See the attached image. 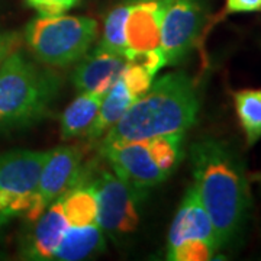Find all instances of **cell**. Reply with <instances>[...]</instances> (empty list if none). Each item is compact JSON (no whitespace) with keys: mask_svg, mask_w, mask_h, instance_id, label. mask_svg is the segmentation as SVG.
<instances>
[{"mask_svg":"<svg viewBox=\"0 0 261 261\" xmlns=\"http://www.w3.org/2000/svg\"><path fill=\"white\" fill-rule=\"evenodd\" d=\"M193 186L212 221L219 250L243 237L251 212L247 170L232 144L202 138L190 147Z\"/></svg>","mask_w":261,"mask_h":261,"instance_id":"cell-1","label":"cell"},{"mask_svg":"<svg viewBox=\"0 0 261 261\" xmlns=\"http://www.w3.org/2000/svg\"><path fill=\"white\" fill-rule=\"evenodd\" d=\"M199 111L200 93L193 79L185 71L168 73L132 102L100 140V145L145 141L176 132L186 134L197 121Z\"/></svg>","mask_w":261,"mask_h":261,"instance_id":"cell-2","label":"cell"},{"mask_svg":"<svg viewBox=\"0 0 261 261\" xmlns=\"http://www.w3.org/2000/svg\"><path fill=\"white\" fill-rule=\"evenodd\" d=\"M60 77L18 48L0 64V132L34 125L47 116L60 93Z\"/></svg>","mask_w":261,"mask_h":261,"instance_id":"cell-3","label":"cell"},{"mask_svg":"<svg viewBox=\"0 0 261 261\" xmlns=\"http://www.w3.org/2000/svg\"><path fill=\"white\" fill-rule=\"evenodd\" d=\"M99 34V23L89 16H37L23 37L35 60L48 67H68L83 58Z\"/></svg>","mask_w":261,"mask_h":261,"instance_id":"cell-4","label":"cell"},{"mask_svg":"<svg viewBox=\"0 0 261 261\" xmlns=\"http://www.w3.org/2000/svg\"><path fill=\"white\" fill-rule=\"evenodd\" d=\"M48 154L13 149L0 155V225L28 214Z\"/></svg>","mask_w":261,"mask_h":261,"instance_id":"cell-5","label":"cell"},{"mask_svg":"<svg viewBox=\"0 0 261 261\" xmlns=\"http://www.w3.org/2000/svg\"><path fill=\"white\" fill-rule=\"evenodd\" d=\"M89 178L97 197V225L109 235H128L140 224L138 205L142 195L112 168H102Z\"/></svg>","mask_w":261,"mask_h":261,"instance_id":"cell-6","label":"cell"},{"mask_svg":"<svg viewBox=\"0 0 261 261\" xmlns=\"http://www.w3.org/2000/svg\"><path fill=\"white\" fill-rule=\"evenodd\" d=\"M84 154L86 149L82 145H63L49 151L39 176L31 209L25 215L28 222H34L47 206L87 178L89 170L83 166Z\"/></svg>","mask_w":261,"mask_h":261,"instance_id":"cell-7","label":"cell"},{"mask_svg":"<svg viewBox=\"0 0 261 261\" xmlns=\"http://www.w3.org/2000/svg\"><path fill=\"white\" fill-rule=\"evenodd\" d=\"M207 10L203 0H171L161 23L160 48L167 65H177L196 47L205 28Z\"/></svg>","mask_w":261,"mask_h":261,"instance_id":"cell-8","label":"cell"},{"mask_svg":"<svg viewBox=\"0 0 261 261\" xmlns=\"http://www.w3.org/2000/svg\"><path fill=\"white\" fill-rule=\"evenodd\" d=\"M100 154L113 171L142 196L168 177L151 159L147 141L102 144Z\"/></svg>","mask_w":261,"mask_h":261,"instance_id":"cell-9","label":"cell"},{"mask_svg":"<svg viewBox=\"0 0 261 261\" xmlns=\"http://www.w3.org/2000/svg\"><path fill=\"white\" fill-rule=\"evenodd\" d=\"M171 0H130L125 23V58L160 47L161 23Z\"/></svg>","mask_w":261,"mask_h":261,"instance_id":"cell-10","label":"cell"},{"mask_svg":"<svg viewBox=\"0 0 261 261\" xmlns=\"http://www.w3.org/2000/svg\"><path fill=\"white\" fill-rule=\"evenodd\" d=\"M126 58L121 54L97 47L79 61L71 82L79 93L105 94L121 77Z\"/></svg>","mask_w":261,"mask_h":261,"instance_id":"cell-11","label":"cell"},{"mask_svg":"<svg viewBox=\"0 0 261 261\" xmlns=\"http://www.w3.org/2000/svg\"><path fill=\"white\" fill-rule=\"evenodd\" d=\"M186 240H203L219 250L212 221L193 185L186 190L183 200L178 206L177 214L171 222L167 248H171Z\"/></svg>","mask_w":261,"mask_h":261,"instance_id":"cell-12","label":"cell"},{"mask_svg":"<svg viewBox=\"0 0 261 261\" xmlns=\"http://www.w3.org/2000/svg\"><path fill=\"white\" fill-rule=\"evenodd\" d=\"M31 224H34V228L22 244V257L35 261L53 260V254L68 228L61 197L47 206V209Z\"/></svg>","mask_w":261,"mask_h":261,"instance_id":"cell-13","label":"cell"},{"mask_svg":"<svg viewBox=\"0 0 261 261\" xmlns=\"http://www.w3.org/2000/svg\"><path fill=\"white\" fill-rule=\"evenodd\" d=\"M105 238L97 224L68 226L53 254V260L79 261L103 251Z\"/></svg>","mask_w":261,"mask_h":261,"instance_id":"cell-14","label":"cell"},{"mask_svg":"<svg viewBox=\"0 0 261 261\" xmlns=\"http://www.w3.org/2000/svg\"><path fill=\"white\" fill-rule=\"evenodd\" d=\"M102 94L80 93L61 115L60 137L63 141L86 135L92 128L102 105Z\"/></svg>","mask_w":261,"mask_h":261,"instance_id":"cell-15","label":"cell"},{"mask_svg":"<svg viewBox=\"0 0 261 261\" xmlns=\"http://www.w3.org/2000/svg\"><path fill=\"white\" fill-rule=\"evenodd\" d=\"M134 100L135 99L126 90L125 84L119 77V80L113 84L111 90L103 96L97 116L94 119L92 128L86 134L87 141L97 142L102 140L106 135V132L123 116V113L126 112V109L132 105Z\"/></svg>","mask_w":261,"mask_h":261,"instance_id":"cell-16","label":"cell"},{"mask_svg":"<svg viewBox=\"0 0 261 261\" xmlns=\"http://www.w3.org/2000/svg\"><path fill=\"white\" fill-rule=\"evenodd\" d=\"M61 205L68 226L97 224V197L89 177L61 196Z\"/></svg>","mask_w":261,"mask_h":261,"instance_id":"cell-17","label":"cell"},{"mask_svg":"<svg viewBox=\"0 0 261 261\" xmlns=\"http://www.w3.org/2000/svg\"><path fill=\"white\" fill-rule=\"evenodd\" d=\"M232 99L247 145L252 147L261 140V89L237 90Z\"/></svg>","mask_w":261,"mask_h":261,"instance_id":"cell-18","label":"cell"},{"mask_svg":"<svg viewBox=\"0 0 261 261\" xmlns=\"http://www.w3.org/2000/svg\"><path fill=\"white\" fill-rule=\"evenodd\" d=\"M145 141H147V148H148L151 159L154 160V163L159 166L164 174L170 176L183 157L185 132L159 135V137Z\"/></svg>","mask_w":261,"mask_h":261,"instance_id":"cell-19","label":"cell"},{"mask_svg":"<svg viewBox=\"0 0 261 261\" xmlns=\"http://www.w3.org/2000/svg\"><path fill=\"white\" fill-rule=\"evenodd\" d=\"M129 12V3H122L113 8L105 19L102 41L99 47L116 54L125 56L126 39H125V23Z\"/></svg>","mask_w":261,"mask_h":261,"instance_id":"cell-20","label":"cell"},{"mask_svg":"<svg viewBox=\"0 0 261 261\" xmlns=\"http://www.w3.org/2000/svg\"><path fill=\"white\" fill-rule=\"evenodd\" d=\"M218 248L203 240H186L167 248V258L171 261L212 260Z\"/></svg>","mask_w":261,"mask_h":261,"instance_id":"cell-21","label":"cell"},{"mask_svg":"<svg viewBox=\"0 0 261 261\" xmlns=\"http://www.w3.org/2000/svg\"><path fill=\"white\" fill-rule=\"evenodd\" d=\"M152 79L154 77L135 61H126L121 73V80L134 99L140 97L148 90L152 86Z\"/></svg>","mask_w":261,"mask_h":261,"instance_id":"cell-22","label":"cell"},{"mask_svg":"<svg viewBox=\"0 0 261 261\" xmlns=\"http://www.w3.org/2000/svg\"><path fill=\"white\" fill-rule=\"evenodd\" d=\"M27 6L37 10L39 16H58L73 9L79 0H25Z\"/></svg>","mask_w":261,"mask_h":261,"instance_id":"cell-23","label":"cell"},{"mask_svg":"<svg viewBox=\"0 0 261 261\" xmlns=\"http://www.w3.org/2000/svg\"><path fill=\"white\" fill-rule=\"evenodd\" d=\"M126 61H135V63H138V64L142 65L152 77L157 74L161 68H164V67L167 65L166 54L163 53V49L160 47L154 48V49H149V51H145V53L135 54V56H132L129 60H126Z\"/></svg>","mask_w":261,"mask_h":261,"instance_id":"cell-24","label":"cell"},{"mask_svg":"<svg viewBox=\"0 0 261 261\" xmlns=\"http://www.w3.org/2000/svg\"><path fill=\"white\" fill-rule=\"evenodd\" d=\"M20 47V35L13 31H0V64L6 57Z\"/></svg>","mask_w":261,"mask_h":261,"instance_id":"cell-25","label":"cell"},{"mask_svg":"<svg viewBox=\"0 0 261 261\" xmlns=\"http://www.w3.org/2000/svg\"><path fill=\"white\" fill-rule=\"evenodd\" d=\"M226 13H254L261 12V0H226Z\"/></svg>","mask_w":261,"mask_h":261,"instance_id":"cell-26","label":"cell"},{"mask_svg":"<svg viewBox=\"0 0 261 261\" xmlns=\"http://www.w3.org/2000/svg\"><path fill=\"white\" fill-rule=\"evenodd\" d=\"M260 185H261V180H260Z\"/></svg>","mask_w":261,"mask_h":261,"instance_id":"cell-27","label":"cell"}]
</instances>
